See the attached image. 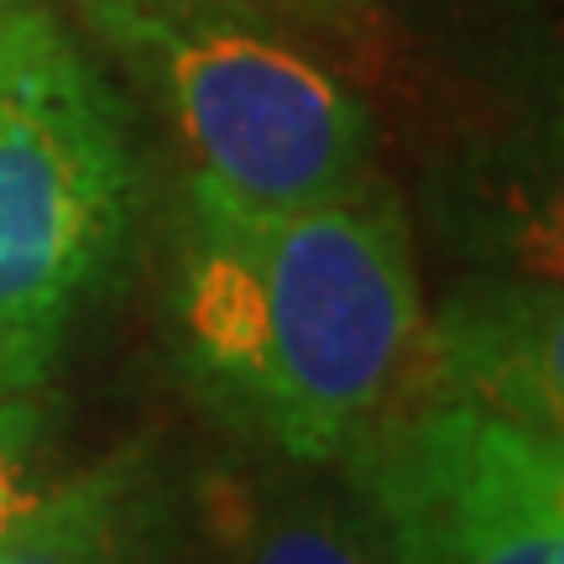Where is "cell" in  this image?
Instances as JSON below:
<instances>
[{"label": "cell", "mask_w": 564, "mask_h": 564, "mask_svg": "<svg viewBox=\"0 0 564 564\" xmlns=\"http://www.w3.org/2000/svg\"><path fill=\"white\" fill-rule=\"evenodd\" d=\"M183 340L209 398L299 460H356L423 387L403 220L361 188L293 215L194 199Z\"/></svg>", "instance_id": "6da1fadb"}, {"label": "cell", "mask_w": 564, "mask_h": 564, "mask_svg": "<svg viewBox=\"0 0 564 564\" xmlns=\"http://www.w3.org/2000/svg\"><path fill=\"white\" fill-rule=\"evenodd\" d=\"M37 408L0 398V544L42 507L37 481Z\"/></svg>", "instance_id": "ba28073f"}, {"label": "cell", "mask_w": 564, "mask_h": 564, "mask_svg": "<svg viewBox=\"0 0 564 564\" xmlns=\"http://www.w3.org/2000/svg\"><path fill=\"white\" fill-rule=\"evenodd\" d=\"M162 74L194 158V199L293 215L361 188L366 110L324 68L241 26L162 37Z\"/></svg>", "instance_id": "3957f363"}, {"label": "cell", "mask_w": 564, "mask_h": 564, "mask_svg": "<svg viewBox=\"0 0 564 564\" xmlns=\"http://www.w3.org/2000/svg\"><path fill=\"white\" fill-rule=\"evenodd\" d=\"M116 95L42 11L0 21V398L47 377L131 225Z\"/></svg>", "instance_id": "7a4b0ae2"}, {"label": "cell", "mask_w": 564, "mask_h": 564, "mask_svg": "<svg viewBox=\"0 0 564 564\" xmlns=\"http://www.w3.org/2000/svg\"><path fill=\"white\" fill-rule=\"evenodd\" d=\"M126 486L116 470L74 481L0 544V564H126Z\"/></svg>", "instance_id": "8992f818"}, {"label": "cell", "mask_w": 564, "mask_h": 564, "mask_svg": "<svg viewBox=\"0 0 564 564\" xmlns=\"http://www.w3.org/2000/svg\"><path fill=\"white\" fill-rule=\"evenodd\" d=\"M387 564H564L560 440L423 403L356 455Z\"/></svg>", "instance_id": "277c9868"}, {"label": "cell", "mask_w": 564, "mask_h": 564, "mask_svg": "<svg viewBox=\"0 0 564 564\" xmlns=\"http://www.w3.org/2000/svg\"><path fill=\"white\" fill-rule=\"evenodd\" d=\"M429 403H476L486 413L560 440V308L544 293H481L449 308L423 340Z\"/></svg>", "instance_id": "5b68a950"}, {"label": "cell", "mask_w": 564, "mask_h": 564, "mask_svg": "<svg viewBox=\"0 0 564 564\" xmlns=\"http://www.w3.org/2000/svg\"><path fill=\"white\" fill-rule=\"evenodd\" d=\"M251 564H387L382 539L335 518H288L267 533Z\"/></svg>", "instance_id": "52a82bcc"}]
</instances>
